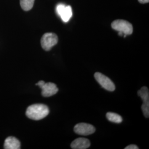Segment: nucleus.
<instances>
[{
    "label": "nucleus",
    "instance_id": "obj_1",
    "mask_svg": "<svg viewBox=\"0 0 149 149\" xmlns=\"http://www.w3.org/2000/svg\"><path fill=\"white\" fill-rule=\"evenodd\" d=\"M49 113L48 106L43 104H34L28 107L26 111L27 117L39 120L46 117Z\"/></svg>",
    "mask_w": 149,
    "mask_h": 149
},
{
    "label": "nucleus",
    "instance_id": "obj_2",
    "mask_svg": "<svg viewBox=\"0 0 149 149\" xmlns=\"http://www.w3.org/2000/svg\"><path fill=\"white\" fill-rule=\"evenodd\" d=\"M112 28L118 32H122L123 34L126 36L130 35L133 32V28L132 24L127 21L122 19L116 20L111 24Z\"/></svg>",
    "mask_w": 149,
    "mask_h": 149
},
{
    "label": "nucleus",
    "instance_id": "obj_3",
    "mask_svg": "<svg viewBox=\"0 0 149 149\" xmlns=\"http://www.w3.org/2000/svg\"><path fill=\"white\" fill-rule=\"evenodd\" d=\"M58 42V37L53 33L44 34L41 39V45L43 49L49 51Z\"/></svg>",
    "mask_w": 149,
    "mask_h": 149
},
{
    "label": "nucleus",
    "instance_id": "obj_4",
    "mask_svg": "<svg viewBox=\"0 0 149 149\" xmlns=\"http://www.w3.org/2000/svg\"><path fill=\"white\" fill-rule=\"evenodd\" d=\"M95 77L98 84L105 90L109 91L115 90L116 87L114 83L107 76L100 72H96L95 74Z\"/></svg>",
    "mask_w": 149,
    "mask_h": 149
},
{
    "label": "nucleus",
    "instance_id": "obj_5",
    "mask_svg": "<svg viewBox=\"0 0 149 149\" xmlns=\"http://www.w3.org/2000/svg\"><path fill=\"white\" fill-rule=\"evenodd\" d=\"M56 10L59 16L64 22H69L70 19L72 16V8L70 6L59 4L56 6Z\"/></svg>",
    "mask_w": 149,
    "mask_h": 149
},
{
    "label": "nucleus",
    "instance_id": "obj_6",
    "mask_svg": "<svg viewBox=\"0 0 149 149\" xmlns=\"http://www.w3.org/2000/svg\"><path fill=\"white\" fill-rule=\"evenodd\" d=\"M95 128L91 124L81 123L76 124L74 127V132L81 135H88L95 132Z\"/></svg>",
    "mask_w": 149,
    "mask_h": 149
},
{
    "label": "nucleus",
    "instance_id": "obj_7",
    "mask_svg": "<svg viewBox=\"0 0 149 149\" xmlns=\"http://www.w3.org/2000/svg\"><path fill=\"white\" fill-rule=\"evenodd\" d=\"M40 87L42 88V95L45 97L53 96L55 95L59 90L56 85L55 84L52 82H45V84H43V85L40 86Z\"/></svg>",
    "mask_w": 149,
    "mask_h": 149
},
{
    "label": "nucleus",
    "instance_id": "obj_8",
    "mask_svg": "<svg viewBox=\"0 0 149 149\" xmlns=\"http://www.w3.org/2000/svg\"><path fill=\"white\" fill-rule=\"evenodd\" d=\"M90 146V141L87 139L79 138L75 139L71 144L73 149H86Z\"/></svg>",
    "mask_w": 149,
    "mask_h": 149
},
{
    "label": "nucleus",
    "instance_id": "obj_9",
    "mask_svg": "<svg viewBox=\"0 0 149 149\" xmlns=\"http://www.w3.org/2000/svg\"><path fill=\"white\" fill-rule=\"evenodd\" d=\"M21 143L15 137L10 136L6 139L5 141L4 148L6 149H20Z\"/></svg>",
    "mask_w": 149,
    "mask_h": 149
},
{
    "label": "nucleus",
    "instance_id": "obj_10",
    "mask_svg": "<svg viewBox=\"0 0 149 149\" xmlns=\"http://www.w3.org/2000/svg\"><path fill=\"white\" fill-rule=\"evenodd\" d=\"M107 118L112 122L115 123H120L122 122V117L117 113L113 112H108L106 114Z\"/></svg>",
    "mask_w": 149,
    "mask_h": 149
},
{
    "label": "nucleus",
    "instance_id": "obj_11",
    "mask_svg": "<svg viewBox=\"0 0 149 149\" xmlns=\"http://www.w3.org/2000/svg\"><path fill=\"white\" fill-rule=\"evenodd\" d=\"M35 0H20V4L22 8L24 11L31 10L33 8Z\"/></svg>",
    "mask_w": 149,
    "mask_h": 149
},
{
    "label": "nucleus",
    "instance_id": "obj_12",
    "mask_svg": "<svg viewBox=\"0 0 149 149\" xmlns=\"http://www.w3.org/2000/svg\"><path fill=\"white\" fill-rule=\"evenodd\" d=\"M143 103L141 106V109L145 117L149 118V97L142 98Z\"/></svg>",
    "mask_w": 149,
    "mask_h": 149
},
{
    "label": "nucleus",
    "instance_id": "obj_13",
    "mask_svg": "<svg viewBox=\"0 0 149 149\" xmlns=\"http://www.w3.org/2000/svg\"><path fill=\"white\" fill-rule=\"evenodd\" d=\"M125 149H139V148L135 145H133V144H132V145H130L128 146H127L125 148Z\"/></svg>",
    "mask_w": 149,
    "mask_h": 149
},
{
    "label": "nucleus",
    "instance_id": "obj_14",
    "mask_svg": "<svg viewBox=\"0 0 149 149\" xmlns=\"http://www.w3.org/2000/svg\"><path fill=\"white\" fill-rule=\"evenodd\" d=\"M45 84V82L44 81H42V80H41V81H39L38 82L37 84H36V85L38 86H41L42 85H43V84Z\"/></svg>",
    "mask_w": 149,
    "mask_h": 149
},
{
    "label": "nucleus",
    "instance_id": "obj_15",
    "mask_svg": "<svg viewBox=\"0 0 149 149\" xmlns=\"http://www.w3.org/2000/svg\"><path fill=\"white\" fill-rule=\"evenodd\" d=\"M140 3H146L149 2V0H138Z\"/></svg>",
    "mask_w": 149,
    "mask_h": 149
}]
</instances>
